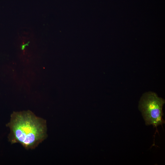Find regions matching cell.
Instances as JSON below:
<instances>
[{
    "mask_svg": "<svg viewBox=\"0 0 165 165\" xmlns=\"http://www.w3.org/2000/svg\"><path fill=\"white\" fill-rule=\"evenodd\" d=\"M7 126L12 144L19 143L26 149H33L47 137L46 121L30 111L14 112Z\"/></svg>",
    "mask_w": 165,
    "mask_h": 165,
    "instance_id": "obj_1",
    "label": "cell"
},
{
    "mask_svg": "<svg viewBox=\"0 0 165 165\" xmlns=\"http://www.w3.org/2000/svg\"><path fill=\"white\" fill-rule=\"evenodd\" d=\"M164 103V100L155 93L148 92L143 94L138 108L146 125H152L156 127L164 123L162 118V108Z\"/></svg>",
    "mask_w": 165,
    "mask_h": 165,
    "instance_id": "obj_2",
    "label": "cell"
}]
</instances>
